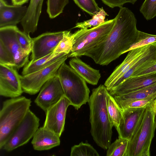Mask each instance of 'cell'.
Listing matches in <instances>:
<instances>
[{"instance_id":"1","label":"cell","mask_w":156,"mask_h":156,"mask_svg":"<svg viewBox=\"0 0 156 156\" xmlns=\"http://www.w3.org/2000/svg\"><path fill=\"white\" fill-rule=\"evenodd\" d=\"M119 8L108 34L84 54V56L91 58L96 64L108 65L127 52L135 41L138 30L135 16L128 8Z\"/></svg>"},{"instance_id":"2","label":"cell","mask_w":156,"mask_h":156,"mask_svg":"<svg viewBox=\"0 0 156 156\" xmlns=\"http://www.w3.org/2000/svg\"><path fill=\"white\" fill-rule=\"evenodd\" d=\"M108 93L106 87L101 84L92 90L88 102L91 135L96 144L105 150L111 144L113 126L107 112L106 99Z\"/></svg>"},{"instance_id":"3","label":"cell","mask_w":156,"mask_h":156,"mask_svg":"<svg viewBox=\"0 0 156 156\" xmlns=\"http://www.w3.org/2000/svg\"><path fill=\"white\" fill-rule=\"evenodd\" d=\"M31 101L24 96L10 98L3 102L0 111V149L23 120Z\"/></svg>"},{"instance_id":"4","label":"cell","mask_w":156,"mask_h":156,"mask_svg":"<svg viewBox=\"0 0 156 156\" xmlns=\"http://www.w3.org/2000/svg\"><path fill=\"white\" fill-rule=\"evenodd\" d=\"M56 74L60 80L64 96L70 101L71 105L78 110L88 102L90 90L86 81L65 61L60 66Z\"/></svg>"},{"instance_id":"5","label":"cell","mask_w":156,"mask_h":156,"mask_svg":"<svg viewBox=\"0 0 156 156\" xmlns=\"http://www.w3.org/2000/svg\"><path fill=\"white\" fill-rule=\"evenodd\" d=\"M155 114L151 105L146 108L140 123L129 140L126 156L150 155V146L156 128Z\"/></svg>"},{"instance_id":"6","label":"cell","mask_w":156,"mask_h":156,"mask_svg":"<svg viewBox=\"0 0 156 156\" xmlns=\"http://www.w3.org/2000/svg\"><path fill=\"white\" fill-rule=\"evenodd\" d=\"M114 19L90 29H80L73 34L75 39L68 58L84 56L85 53L103 40L109 33L115 22Z\"/></svg>"},{"instance_id":"7","label":"cell","mask_w":156,"mask_h":156,"mask_svg":"<svg viewBox=\"0 0 156 156\" xmlns=\"http://www.w3.org/2000/svg\"><path fill=\"white\" fill-rule=\"evenodd\" d=\"M39 121V118L29 109L2 148L10 152L26 144L33 137L38 129Z\"/></svg>"},{"instance_id":"8","label":"cell","mask_w":156,"mask_h":156,"mask_svg":"<svg viewBox=\"0 0 156 156\" xmlns=\"http://www.w3.org/2000/svg\"><path fill=\"white\" fill-rule=\"evenodd\" d=\"M68 55L42 69L27 75H20L23 92L30 95L37 93L48 80L56 75L60 66L68 58Z\"/></svg>"},{"instance_id":"9","label":"cell","mask_w":156,"mask_h":156,"mask_svg":"<svg viewBox=\"0 0 156 156\" xmlns=\"http://www.w3.org/2000/svg\"><path fill=\"white\" fill-rule=\"evenodd\" d=\"M16 26L0 27V42L7 48L12 56L15 68L18 70L29 62V56L22 48L18 40Z\"/></svg>"},{"instance_id":"10","label":"cell","mask_w":156,"mask_h":156,"mask_svg":"<svg viewBox=\"0 0 156 156\" xmlns=\"http://www.w3.org/2000/svg\"><path fill=\"white\" fill-rule=\"evenodd\" d=\"M64 31L47 32L32 38L31 62L44 57L51 52L63 38Z\"/></svg>"},{"instance_id":"11","label":"cell","mask_w":156,"mask_h":156,"mask_svg":"<svg viewBox=\"0 0 156 156\" xmlns=\"http://www.w3.org/2000/svg\"><path fill=\"white\" fill-rule=\"evenodd\" d=\"M64 96V92L57 75L48 80L42 87L35 103L45 112Z\"/></svg>"},{"instance_id":"12","label":"cell","mask_w":156,"mask_h":156,"mask_svg":"<svg viewBox=\"0 0 156 156\" xmlns=\"http://www.w3.org/2000/svg\"><path fill=\"white\" fill-rule=\"evenodd\" d=\"M17 69L0 64V95L10 98L20 97L23 93L20 75Z\"/></svg>"},{"instance_id":"13","label":"cell","mask_w":156,"mask_h":156,"mask_svg":"<svg viewBox=\"0 0 156 156\" xmlns=\"http://www.w3.org/2000/svg\"><path fill=\"white\" fill-rule=\"evenodd\" d=\"M70 105V101L64 96L45 112L46 118L43 126L60 137L64 130L66 111Z\"/></svg>"},{"instance_id":"14","label":"cell","mask_w":156,"mask_h":156,"mask_svg":"<svg viewBox=\"0 0 156 156\" xmlns=\"http://www.w3.org/2000/svg\"><path fill=\"white\" fill-rule=\"evenodd\" d=\"M154 43L129 51L123 61L117 66L105 81L104 85L109 91L118 80L151 49Z\"/></svg>"},{"instance_id":"15","label":"cell","mask_w":156,"mask_h":156,"mask_svg":"<svg viewBox=\"0 0 156 156\" xmlns=\"http://www.w3.org/2000/svg\"><path fill=\"white\" fill-rule=\"evenodd\" d=\"M146 108H129L122 110V117L116 129L119 137L130 140L141 121Z\"/></svg>"},{"instance_id":"16","label":"cell","mask_w":156,"mask_h":156,"mask_svg":"<svg viewBox=\"0 0 156 156\" xmlns=\"http://www.w3.org/2000/svg\"><path fill=\"white\" fill-rule=\"evenodd\" d=\"M156 82V73L130 76L108 91L115 96L126 94L144 88Z\"/></svg>"},{"instance_id":"17","label":"cell","mask_w":156,"mask_h":156,"mask_svg":"<svg viewBox=\"0 0 156 156\" xmlns=\"http://www.w3.org/2000/svg\"><path fill=\"white\" fill-rule=\"evenodd\" d=\"M27 9L26 6L10 5L0 0V27L16 26L23 19Z\"/></svg>"},{"instance_id":"18","label":"cell","mask_w":156,"mask_h":156,"mask_svg":"<svg viewBox=\"0 0 156 156\" xmlns=\"http://www.w3.org/2000/svg\"><path fill=\"white\" fill-rule=\"evenodd\" d=\"M60 137L51 130L44 127L39 128L35 133L31 141L34 149L42 151L59 145Z\"/></svg>"},{"instance_id":"19","label":"cell","mask_w":156,"mask_h":156,"mask_svg":"<svg viewBox=\"0 0 156 156\" xmlns=\"http://www.w3.org/2000/svg\"><path fill=\"white\" fill-rule=\"evenodd\" d=\"M26 14L21 22L23 31L33 33L37 30L44 0H30Z\"/></svg>"},{"instance_id":"20","label":"cell","mask_w":156,"mask_h":156,"mask_svg":"<svg viewBox=\"0 0 156 156\" xmlns=\"http://www.w3.org/2000/svg\"><path fill=\"white\" fill-rule=\"evenodd\" d=\"M114 98L122 109L127 104L136 100L148 99L153 101L156 99V82L138 90Z\"/></svg>"},{"instance_id":"21","label":"cell","mask_w":156,"mask_h":156,"mask_svg":"<svg viewBox=\"0 0 156 156\" xmlns=\"http://www.w3.org/2000/svg\"><path fill=\"white\" fill-rule=\"evenodd\" d=\"M69 66L88 83L97 85L101 77L98 70L94 69L83 62L78 57L72 58Z\"/></svg>"},{"instance_id":"22","label":"cell","mask_w":156,"mask_h":156,"mask_svg":"<svg viewBox=\"0 0 156 156\" xmlns=\"http://www.w3.org/2000/svg\"><path fill=\"white\" fill-rule=\"evenodd\" d=\"M67 55L63 53L55 54L52 52L34 61H29L24 66L22 74L27 75L44 68Z\"/></svg>"},{"instance_id":"23","label":"cell","mask_w":156,"mask_h":156,"mask_svg":"<svg viewBox=\"0 0 156 156\" xmlns=\"http://www.w3.org/2000/svg\"><path fill=\"white\" fill-rule=\"evenodd\" d=\"M108 115L112 124L117 129L120 124L122 115V110L114 97L109 93L106 99Z\"/></svg>"},{"instance_id":"24","label":"cell","mask_w":156,"mask_h":156,"mask_svg":"<svg viewBox=\"0 0 156 156\" xmlns=\"http://www.w3.org/2000/svg\"><path fill=\"white\" fill-rule=\"evenodd\" d=\"M75 43L73 33L70 31L65 30L62 39L54 50L53 53L58 54L65 53L69 54L72 51Z\"/></svg>"},{"instance_id":"25","label":"cell","mask_w":156,"mask_h":156,"mask_svg":"<svg viewBox=\"0 0 156 156\" xmlns=\"http://www.w3.org/2000/svg\"><path fill=\"white\" fill-rule=\"evenodd\" d=\"M129 140L119 137L111 144L106 153L107 156H126Z\"/></svg>"},{"instance_id":"26","label":"cell","mask_w":156,"mask_h":156,"mask_svg":"<svg viewBox=\"0 0 156 156\" xmlns=\"http://www.w3.org/2000/svg\"><path fill=\"white\" fill-rule=\"evenodd\" d=\"M106 16H108V15L103 7H101L99 12L93 16L92 19L83 22L77 23L73 28L88 29L96 27L105 22V19Z\"/></svg>"},{"instance_id":"27","label":"cell","mask_w":156,"mask_h":156,"mask_svg":"<svg viewBox=\"0 0 156 156\" xmlns=\"http://www.w3.org/2000/svg\"><path fill=\"white\" fill-rule=\"evenodd\" d=\"M71 156H99L97 151L90 144L82 142L71 148Z\"/></svg>"},{"instance_id":"28","label":"cell","mask_w":156,"mask_h":156,"mask_svg":"<svg viewBox=\"0 0 156 156\" xmlns=\"http://www.w3.org/2000/svg\"><path fill=\"white\" fill-rule=\"evenodd\" d=\"M69 0H47V12L49 17L54 19L63 12Z\"/></svg>"},{"instance_id":"29","label":"cell","mask_w":156,"mask_h":156,"mask_svg":"<svg viewBox=\"0 0 156 156\" xmlns=\"http://www.w3.org/2000/svg\"><path fill=\"white\" fill-rule=\"evenodd\" d=\"M156 42V35L148 34L138 30L135 43L127 52L134 49L140 48Z\"/></svg>"},{"instance_id":"30","label":"cell","mask_w":156,"mask_h":156,"mask_svg":"<svg viewBox=\"0 0 156 156\" xmlns=\"http://www.w3.org/2000/svg\"><path fill=\"white\" fill-rule=\"evenodd\" d=\"M81 9L91 16L96 15L100 11L95 0H73Z\"/></svg>"},{"instance_id":"31","label":"cell","mask_w":156,"mask_h":156,"mask_svg":"<svg viewBox=\"0 0 156 156\" xmlns=\"http://www.w3.org/2000/svg\"><path fill=\"white\" fill-rule=\"evenodd\" d=\"M140 11L147 20L156 16V0H145Z\"/></svg>"},{"instance_id":"32","label":"cell","mask_w":156,"mask_h":156,"mask_svg":"<svg viewBox=\"0 0 156 156\" xmlns=\"http://www.w3.org/2000/svg\"><path fill=\"white\" fill-rule=\"evenodd\" d=\"M19 42L22 49L28 55L31 52L32 38L29 34L20 30L18 28L16 31Z\"/></svg>"},{"instance_id":"33","label":"cell","mask_w":156,"mask_h":156,"mask_svg":"<svg viewBox=\"0 0 156 156\" xmlns=\"http://www.w3.org/2000/svg\"><path fill=\"white\" fill-rule=\"evenodd\" d=\"M0 64L15 68V63L12 56L1 42H0Z\"/></svg>"},{"instance_id":"34","label":"cell","mask_w":156,"mask_h":156,"mask_svg":"<svg viewBox=\"0 0 156 156\" xmlns=\"http://www.w3.org/2000/svg\"><path fill=\"white\" fill-rule=\"evenodd\" d=\"M153 101L152 100L148 99L136 100L127 104L122 109L124 110L129 108H146L150 105Z\"/></svg>"},{"instance_id":"35","label":"cell","mask_w":156,"mask_h":156,"mask_svg":"<svg viewBox=\"0 0 156 156\" xmlns=\"http://www.w3.org/2000/svg\"><path fill=\"white\" fill-rule=\"evenodd\" d=\"M105 5L113 8L122 7L125 3H129L134 4L137 0H101Z\"/></svg>"},{"instance_id":"36","label":"cell","mask_w":156,"mask_h":156,"mask_svg":"<svg viewBox=\"0 0 156 156\" xmlns=\"http://www.w3.org/2000/svg\"><path fill=\"white\" fill-rule=\"evenodd\" d=\"M155 73H156V62L150 67L138 72L131 76H139Z\"/></svg>"},{"instance_id":"37","label":"cell","mask_w":156,"mask_h":156,"mask_svg":"<svg viewBox=\"0 0 156 156\" xmlns=\"http://www.w3.org/2000/svg\"><path fill=\"white\" fill-rule=\"evenodd\" d=\"M29 0H11L13 5H22L27 2Z\"/></svg>"},{"instance_id":"38","label":"cell","mask_w":156,"mask_h":156,"mask_svg":"<svg viewBox=\"0 0 156 156\" xmlns=\"http://www.w3.org/2000/svg\"><path fill=\"white\" fill-rule=\"evenodd\" d=\"M155 113H156V99L152 103L151 105Z\"/></svg>"},{"instance_id":"39","label":"cell","mask_w":156,"mask_h":156,"mask_svg":"<svg viewBox=\"0 0 156 156\" xmlns=\"http://www.w3.org/2000/svg\"><path fill=\"white\" fill-rule=\"evenodd\" d=\"M154 123L156 126V113H155V115H154Z\"/></svg>"}]
</instances>
